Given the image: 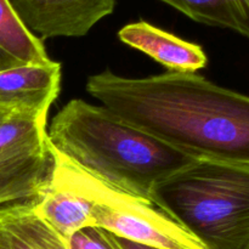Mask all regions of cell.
<instances>
[{"instance_id": "1", "label": "cell", "mask_w": 249, "mask_h": 249, "mask_svg": "<svg viewBox=\"0 0 249 249\" xmlns=\"http://www.w3.org/2000/svg\"><path fill=\"white\" fill-rule=\"evenodd\" d=\"M87 91L131 125L195 160L249 165V96L196 73L90 75Z\"/></svg>"}, {"instance_id": "2", "label": "cell", "mask_w": 249, "mask_h": 249, "mask_svg": "<svg viewBox=\"0 0 249 249\" xmlns=\"http://www.w3.org/2000/svg\"><path fill=\"white\" fill-rule=\"evenodd\" d=\"M48 143L90 174L148 201L156 185L197 160L80 99L53 117Z\"/></svg>"}, {"instance_id": "3", "label": "cell", "mask_w": 249, "mask_h": 249, "mask_svg": "<svg viewBox=\"0 0 249 249\" xmlns=\"http://www.w3.org/2000/svg\"><path fill=\"white\" fill-rule=\"evenodd\" d=\"M151 201L207 249H249V165L197 160L156 185Z\"/></svg>"}, {"instance_id": "4", "label": "cell", "mask_w": 249, "mask_h": 249, "mask_svg": "<svg viewBox=\"0 0 249 249\" xmlns=\"http://www.w3.org/2000/svg\"><path fill=\"white\" fill-rule=\"evenodd\" d=\"M49 151V179L91 203L94 228L156 249H207L152 201L128 194L90 174L50 146Z\"/></svg>"}, {"instance_id": "5", "label": "cell", "mask_w": 249, "mask_h": 249, "mask_svg": "<svg viewBox=\"0 0 249 249\" xmlns=\"http://www.w3.org/2000/svg\"><path fill=\"white\" fill-rule=\"evenodd\" d=\"M31 33L40 38H80L113 14L117 0H10Z\"/></svg>"}, {"instance_id": "6", "label": "cell", "mask_w": 249, "mask_h": 249, "mask_svg": "<svg viewBox=\"0 0 249 249\" xmlns=\"http://www.w3.org/2000/svg\"><path fill=\"white\" fill-rule=\"evenodd\" d=\"M61 65L55 61L0 71V107L48 112L60 94Z\"/></svg>"}, {"instance_id": "7", "label": "cell", "mask_w": 249, "mask_h": 249, "mask_svg": "<svg viewBox=\"0 0 249 249\" xmlns=\"http://www.w3.org/2000/svg\"><path fill=\"white\" fill-rule=\"evenodd\" d=\"M122 43L146 53L168 68V72L195 73L206 67V53L199 45L184 40L146 21L125 24L118 32Z\"/></svg>"}, {"instance_id": "8", "label": "cell", "mask_w": 249, "mask_h": 249, "mask_svg": "<svg viewBox=\"0 0 249 249\" xmlns=\"http://www.w3.org/2000/svg\"><path fill=\"white\" fill-rule=\"evenodd\" d=\"M0 249H71L34 211L33 198L0 204Z\"/></svg>"}, {"instance_id": "9", "label": "cell", "mask_w": 249, "mask_h": 249, "mask_svg": "<svg viewBox=\"0 0 249 249\" xmlns=\"http://www.w3.org/2000/svg\"><path fill=\"white\" fill-rule=\"evenodd\" d=\"M49 146L0 157V204L32 199L49 181Z\"/></svg>"}, {"instance_id": "10", "label": "cell", "mask_w": 249, "mask_h": 249, "mask_svg": "<svg viewBox=\"0 0 249 249\" xmlns=\"http://www.w3.org/2000/svg\"><path fill=\"white\" fill-rule=\"evenodd\" d=\"M36 213L63 238L87 228H94L91 203L65 186L49 179L40 195L33 198Z\"/></svg>"}, {"instance_id": "11", "label": "cell", "mask_w": 249, "mask_h": 249, "mask_svg": "<svg viewBox=\"0 0 249 249\" xmlns=\"http://www.w3.org/2000/svg\"><path fill=\"white\" fill-rule=\"evenodd\" d=\"M46 112L0 107V157L48 145Z\"/></svg>"}, {"instance_id": "12", "label": "cell", "mask_w": 249, "mask_h": 249, "mask_svg": "<svg viewBox=\"0 0 249 249\" xmlns=\"http://www.w3.org/2000/svg\"><path fill=\"white\" fill-rule=\"evenodd\" d=\"M189 18L231 29L249 40V0H158Z\"/></svg>"}, {"instance_id": "13", "label": "cell", "mask_w": 249, "mask_h": 249, "mask_svg": "<svg viewBox=\"0 0 249 249\" xmlns=\"http://www.w3.org/2000/svg\"><path fill=\"white\" fill-rule=\"evenodd\" d=\"M0 46L24 65L51 61L43 41L23 26L10 0H0Z\"/></svg>"}, {"instance_id": "14", "label": "cell", "mask_w": 249, "mask_h": 249, "mask_svg": "<svg viewBox=\"0 0 249 249\" xmlns=\"http://www.w3.org/2000/svg\"><path fill=\"white\" fill-rule=\"evenodd\" d=\"M71 249H119L107 231L99 228H87L72 236Z\"/></svg>"}, {"instance_id": "15", "label": "cell", "mask_w": 249, "mask_h": 249, "mask_svg": "<svg viewBox=\"0 0 249 249\" xmlns=\"http://www.w3.org/2000/svg\"><path fill=\"white\" fill-rule=\"evenodd\" d=\"M21 65H24V63L19 62L18 60H16L14 56L10 55L6 50H4L0 46V71L9 70V68H14Z\"/></svg>"}, {"instance_id": "16", "label": "cell", "mask_w": 249, "mask_h": 249, "mask_svg": "<svg viewBox=\"0 0 249 249\" xmlns=\"http://www.w3.org/2000/svg\"><path fill=\"white\" fill-rule=\"evenodd\" d=\"M108 233H109V232H108ZM109 237H111V240L113 241L114 245H116L117 247H118L119 249H156V248L147 247V246L138 245V243L130 242V241L123 240V238L117 237V236L112 235V233H109Z\"/></svg>"}]
</instances>
